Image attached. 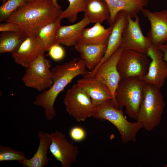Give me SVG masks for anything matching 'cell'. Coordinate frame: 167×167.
Segmentation results:
<instances>
[{"instance_id": "obj_1", "label": "cell", "mask_w": 167, "mask_h": 167, "mask_svg": "<svg viewBox=\"0 0 167 167\" xmlns=\"http://www.w3.org/2000/svg\"><path fill=\"white\" fill-rule=\"evenodd\" d=\"M81 59L75 58L69 62L58 65L51 70L53 84L50 88L45 90L37 95L33 104L44 110L47 120L50 121L56 116L54 104L59 94L75 77L84 75L89 71Z\"/></svg>"}, {"instance_id": "obj_2", "label": "cell", "mask_w": 167, "mask_h": 167, "mask_svg": "<svg viewBox=\"0 0 167 167\" xmlns=\"http://www.w3.org/2000/svg\"><path fill=\"white\" fill-rule=\"evenodd\" d=\"M62 11L50 0H36L18 7L5 21L17 24L28 36H36L42 28L59 17Z\"/></svg>"}, {"instance_id": "obj_3", "label": "cell", "mask_w": 167, "mask_h": 167, "mask_svg": "<svg viewBox=\"0 0 167 167\" xmlns=\"http://www.w3.org/2000/svg\"><path fill=\"white\" fill-rule=\"evenodd\" d=\"M146 84L143 79L137 77L121 79L115 92V107L125 108L129 117L137 120Z\"/></svg>"}, {"instance_id": "obj_4", "label": "cell", "mask_w": 167, "mask_h": 167, "mask_svg": "<svg viewBox=\"0 0 167 167\" xmlns=\"http://www.w3.org/2000/svg\"><path fill=\"white\" fill-rule=\"evenodd\" d=\"M92 117L102 121H108L118 129L123 144L135 142L137 135L143 128L141 124L136 121H129L124 115L122 109L116 108L111 100H108L95 107Z\"/></svg>"}, {"instance_id": "obj_5", "label": "cell", "mask_w": 167, "mask_h": 167, "mask_svg": "<svg viewBox=\"0 0 167 167\" xmlns=\"http://www.w3.org/2000/svg\"><path fill=\"white\" fill-rule=\"evenodd\" d=\"M165 106L160 89L146 83L136 121L147 131H152L160 123Z\"/></svg>"}, {"instance_id": "obj_6", "label": "cell", "mask_w": 167, "mask_h": 167, "mask_svg": "<svg viewBox=\"0 0 167 167\" xmlns=\"http://www.w3.org/2000/svg\"><path fill=\"white\" fill-rule=\"evenodd\" d=\"M66 111L77 122L92 117L95 107L87 94L77 84L68 89L63 99Z\"/></svg>"}, {"instance_id": "obj_7", "label": "cell", "mask_w": 167, "mask_h": 167, "mask_svg": "<svg viewBox=\"0 0 167 167\" xmlns=\"http://www.w3.org/2000/svg\"><path fill=\"white\" fill-rule=\"evenodd\" d=\"M50 61L43 54L27 67L22 79L25 86L43 91L49 89L53 84Z\"/></svg>"}, {"instance_id": "obj_8", "label": "cell", "mask_w": 167, "mask_h": 167, "mask_svg": "<svg viewBox=\"0 0 167 167\" xmlns=\"http://www.w3.org/2000/svg\"><path fill=\"white\" fill-rule=\"evenodd\" d=\"M147 54L131 50H123L117 64L121 79L137 77L143 79L151 60Z\"/></svg>"}, {"instance_id": "obj_9", "label": "cell", "mask_w": 167, "mask_h": 167, "mask_svg": "<svg viewBox=\"0 0 167 167\" xmlns=\"http://www.w3.org/2000/svg\"><path fill=\"white\" fill-rule=\"evenodd\" d=\"M123 51V49L120 47L109 59L102 64L95 71H89L83 76L94 77L105 84L111 91L113 96L111 101L115 107V92L121 80L117 66Z\"/></svg>"}, {"instance_id": "obj_10", "label": "cell", "mask_w": 167, "mask_h": 167, "mask_svg": "<svg viewBox=\"0 0 167 167\" xmlns=\"http://www.w3.org/2000/svg\"><path fill=\"white\" fill-rule=\"evenodd\" d=\"M45 134L51 140L49 149L53 156L61 163L62 167H71L77 159L79 152L77 147L68 141L61 132L56 131Z\"/></svg>"}, {"instance_id": "obj_11", "label": "cell", "mask_w": 167, "mask_h": 167, "mask_svg": "<svg viewBox=\"0 0 167 167\" xmlns=\"http://www.w3.org/2000/svg\"><path fill=\"white\" fill-rule=\"evenodd\" d=\"M152 45L148 37L143 34L138 16L133 20L129 15L127 24L123 32L120 47L123 50H131L147 54Z\"/></svg>"}, {"instance_id": "obj_12", "label": "cell", "mask_w": 167, "mask_h": 167, "mask_svg": "<svg viewBox=\"0 0 167 167\" xmlns=\"http://www.w3.org/2000/svg\"><path fill=\"white\" fill-rule=\"evenodd\" d=\"M147 54L151 59L147 72L143 80L146 83L161 89L167 78V63L161 51L152 44Z\"/></svg>"}, {"instance_id": "obj_13", "label": "cell", "mask_w": 167, "mask_h": 167, "mask_svg": "<svg viewBox=\"0 0 167 167\" xmlns=\"http://www.w3.org/2000/svg\"><path fill=\"white\" fill-rule=\"evenodd\" d=\"M141 12L150 23L147 36L152 44L157 46L167 42V10L152 12L144 8Z\"/></svg>"}, {"instance_id": "obj_14", "label": "cell", "mask_w": 167, "mask_h": 167, "mask_svg": "<svg viewBox=\"0 0 167 167\" xmlns=\"http://www.w3.org/2000/svg\"><path fill=\"white\" fill-rule=\"evenodd\" d=\"M45 51L44 43L37 36H29L11 55L16 63L26 68Z\"/></svg>"}, {"instance_id": "obj_15", "label": "cell", "mask_w": 167, "mask_h": 167, "mask_svg": "<svg viewBox=\"0 0 167 167\" xmlns=\"http://www.w3.org/2000/svg\"><path fill=\"white\" fill-rule=\"evenodd\" d=\"M77 84L89 96L94 107L112 99V93L108 87L94 77L83 76L78 80Z\"/></svg>"}, {"instance_id": "obj_16", "label": "cell", "mask_w": 167, "mask_h": 167, "mask_svg": "<svg viewBox=\"0 0 167 167\" xmlns=\"http://www.w3.org/2000/svg\"><path fill=\"white\" fill-rule=\"evenodd\" d=\"M128 17V13L124 11H120L117 14L113 24L110 26L112 27V30L108 40L105 55L100 63L91 71H95L120 47L122 41L123 32L127 24Z\"/></svg>"}, {"instance_id": "obj_17", "label": "cell", "mask_w": 167, "mask_h": 167, "mask_svg": "<svg viewBox=\"0 0 167 167\" xmlns=\"http://www.w3.org/2000/svg\"><path fill=\"white\" fill-rule=\"evenodd\" d=\"M109 8L110 17L107 20L110 26L120 11H126L132 18H135L148 4V0H105Z\"/></svg>"}, {"instance_id": "obj_18", "label": "cell", "mask_w": 167, "mask_h": 167, "mask_svg": "<svg viewBox=\"0 0 167 167\" xmlns=\"http://www.w3.org/2000/svg\"><path fill=\"white\" fill-rule=\"evenodd\" d=\"M107 43L98 45H86L77 43L75 49L80 54L81 59L91 71L99 64L105 53Z\"/></svg>"}, {"instance_id": "obj_19", "label": "cell", "mask_w": 167, "mask_h": 167, "mask_svg": "<svg viewBox=\"0 0 167 167\" xmlns=\"http://www.w3.org/2000/svg\"><path fill=\"white\" fill-rule=\"evenodd\" d=\"M90 23L89 20L84 17L79 22L72 25H60L57 32L58 43L67 46H74L78 43L83 30Z\"/></svg>"}, {"instance_id": "obj_20", "label": "cell", "mask_w": 167, "mask_h": 167, "mask_svg": "<svg viewBox=\"0 0 167 167\" xmlns=\"http://www.w3.org/2000/svg\"><path fill=\"white\" fill-rule=\"evenodd\" d=\"M39 139L38 148L36 153L30 159L25 158L19 163L26 167H44L49 163L47 152L51 143L50 139L42 131L38 134Z\"/></svg>"}, {"instance_id": "obj_21", "label": "cell", "mask_w": 167, "mask_h": 167, "mask_svg": "<svg viewBox=\"0 0 167 167\" xmlns=\"http://www.w3.org/2000/svg\"><path fill=\"white\" fill-rule=\"evenodd\" d=\"M112 30L111 26L105 28L101 23H96L92 27L83 30L78 43L98 45L108 43Z\"/></svg>"}, {"instance_id": "obj_22", "label": "cell", "mask_w": 167, "mask_h": 167, "mask_svg": "<svg viewBox=\"0 0 167 167\" xmlns=\"http://www.w3.org/2000/svg\"><path fill=\"white\" fill-rule=\"evenodd\" d=\"M84 17L90 23H102L109 19L110 11L105 0H85Z\"/></svg>"}, {"instance_id": "obj_23", "label": "cell", "mask_w": 167, "mask_h": 167, "mask_svg": "<svg viewBox=\"0 0 167 167\" xmlns=\"http://www.w3.org/2000/svg\"><path fill=\"white\" fill-rule=\"evenodd\" d=\"M28 36L24 32H2L0 35V53H15Z\"/></svg>"}, {"instance_id": "obj_24", "label": "cell", "mask_w": 167, "mask_h": 167, "mask_svg": "<svg viewBox=\"0 0 167 167\" xmlns=\"http://www.w3.org/2000/svg\"><path fill=\"white\" fill-rule=\"evenodd\" d=\"M62 19L59 17L46 24L40 30L37 35L44 43L46 51L53 45L59 43L57 38V32Z\"/></svg>"}, {"instance_id": "obj_25", "label": "cell", "mask_w": 167, "mask_h": 167, "mask_svg": "<svg viewBox=\"0 0 167 167\" xmlns=\"http://www.w3.org/2000/svg\"><path fill=\"white\" fill-rule=\"evenodd\" d=\"M85 0H68L69 5L65 10L62 12L59 17L62 19H68L71 23L77 20L78 14L85 11Z\"/></svg>"}, {"instance_id": "obj_26", "label": "cell", "mask_w": 167, "mask_h": 167, "mask_svg": "<svg viewBox=\"0 0 167 167\" xmlns=\"http://www.w3.org/2000/svg\"><path fill=\"white\" fill-rule=\"evenodd\" d=\"M25 158L23 152L17 151L9 146L0 145V161H16L19 162Z\"/></svg>"}, {"instance_id": "obj_27", "label": "cell", "mask_w": 167, "mask_h": 167, "mask_svg": "<svg viewBox=\"0 0 167 167\" xmlns=\"http://www.w3.org/2000/svg\"><path fill=\"white\" fill-rule=\"evenodd\" d=\"M27 0H6L0 7V22L5 21L15 10Z\"/></svg>"}, {"instance_id": "obj_28", "label": "cell", "mask_w": 167, "mask_h": 167, "mask_svg": "<svg viewBox=\"0 0 167 167\" xmlns=\"http://www.w3.org/2000/svg\"><path fill=\"white\" fill-rule=\"evenodd\" d=\"M69 136L73 141L81 142L86 138L87 133L85 129L79 126H74L71 127L69 131Z\"/></svg>"}, {"instance_id": "obj_29", "label": "cell", "mask_w": 167, "mask_h": 167, "mask_svg": "<svg viewBox=\"0 0 167 167\" xmlns=\"http://www.w3.org/2000/svg\"><path fill=\"white\" fill-rule=\"evenodd\" d=\"M60 44L58 43L52 46L48 50V54L54 60L60 61L65 56V52L64 48Z\"/></svg>"}, {"instance_id": "obj_30", "label": "cell", "mask_w": 167, "mask_h": 167, "mask_svg": "<svg viewBox=\"0 0 167 167\" xmlns=\"http://www.w3.org/2000/svg\"><path fill=\"white\" fill-rule=\"evenodd\" d=\"M0 31L13 32H24L18 24L11 22H5L0 24Z\"/></svg>"}, {"instance_id": "obj_31", "label": "cell", "mask_w": 167, "mask_h": 167, "mask_svg": "<svg viewBox=\"0 0 167 167\" xmlns=\"http://www.w3.org/2000/svg\"><path fill=\"white\" fill-rule=\"evenodd\" d=\"M162 52L163 59L167 63V42L157 46Z\"/></svg>"}, {"instance_id": "obj_32", "label": "cell", "mask_w": 167, "mask_h": 167, "mask_svg": "<svg viewBox=\"0 0 167 167\" xmlns=\"http://www.w3.org/2000/svg\"><path fill=\"white\" fill-rule=\"evenodd\" d=\"M52 1L55 6L58 8L61 9V7L58 3L57 0H50Z\"/></svg>"}, {"instance_id": "obj_33", "label": "cell", "mask_w": 167, "mask_h": 167, "mask_svg": "<svg viewBox=\"0 0 167 167\" xmlns=\"http://www.w3.org/2000/svg\"><path fill=\"white\" fill-rule=\"evenodd\" d=\"M36 0H27V2H31L35 1Z\"/></svg>"}, {"instance_id": "obj_34", "label": "cell", "mask_w": 167, "mask_h": 167, "mask_svg": "<svg viewBox=\"0 0 167 167\" xmlns=\"http://www.w3.org/2000/svg\"><path fill=\"white\" fill-rule=\"evenodd\" d=\"M6 0H2V3H4L6 1Z\"/></svg>"}, {"instance_id": "obj_35", "label": "cell", "mask_w": 167, "mask_h": 167, "mask_svg": "<svg viewBox=\"0 0 167 167\" xmlns=\"http://www.w3.org/2000/svg\"><path fill=\"white\" fill-rule=\"evenodd\" d=\"M165 167H167V163L165 165Z\"/></svg>"}]
</instances>
